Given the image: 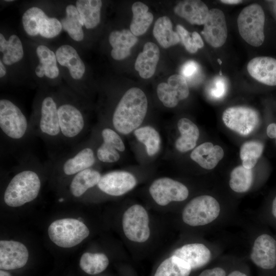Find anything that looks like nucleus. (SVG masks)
<instances>
[{
	"label": "nucleus",
	"instance_id": "f257e3e1",
	"mask_svg": "<svg viewBox=\"0 0 276 276\" xmlns=\"http://www.w3.org/2000/svg\"><path fill=\"white\" fill-rule=\"evenodd\" d=\"M15 173L7 185L3 194L5 203L16 208L34 200L41 188V173L47 171L43 165L31 152L19 157Z\"/></svg>",
	"mask_w": 276,
	"mask_h": 276
},
{
	"label": "nucleus",
	"instance_id": "f03ea898",
	"mask_svg": "<svg viewBox=\"0 0 276 276\" xmlns=\"http://www.w3.org/2000/svg\"><path fill=\"white\" fill-rule=\"evenodd\" d=\"M237 213L233 206L225 205L215 196L203 194L185 205L181 217L182 222L190 227L213 230L235 220Z\"/></svg>",
	"mask_w": 276,
	"mask_h": 276
},
{
	"label": "nucleus",
	"instance_id": "7ed1b4c3",
	"mask_svg": "<svg viewBox=\"0 0 276 276\" xmlns=\"http://www.w3.org/2000/svg\"><path fill=\"white\" fill-rule=\"evenodd\" d=\"M0 130L2 145L11 153L23 151L35 137L26 116L9 99L0 100ZM1 142V143H2Z\"/></svg>",
	"mask_w": 276,
	"mask_h": 276
},
{
	"label": "nucleus",
	"instance_id": "20e7f679",
	"mask_svg": "<svg viewBox=\"0 0 276 276\" xmlns=\"http://www.w3.org/2000/svg\"><path fill=\"white\" fill-rule=\"evenodd\" d=\"M30 122L35 137L48 146L51 158L64 151L56 96L45 94L39 99Z\"/></svg>",
	"mask_w": 276,
	"mask_h": 276
},
{
	"label": "nucleus",
	"instance_id": "39448f33",
	"mask_svg": "<svg viewBox=\"0 0 276 276\" xmlns=\"http://www.w3.org/2000/svg\"><path fill=\"white\" fill-rule=\"evenodd\" d=\"M97 162L95 149L89 142H81L50 158L47 163V173L66 183L76 174L93 167Z\"/></svg>",
	"mask_w": 276,
	"mask_h": 276
},
{
	"label": "nucleus",
	"instance_id": "423d86ee",
	"mask_svg": "<svg viewBox=\"0 0 276 276\" xmlns=\"http://www.w3.org/2000/svg\"><path fill=\"white\" fill-rule=\"evenodd\" d=\"M249 261L259 273H276V235L266 225L255 220L248 228Z\"/></svg>",
	"mask_w": 276,
	"mask_h": 276
},
{
	"label": "nucleus",
	"instance_id": "0eeeda50",
	"mask_svg": "<svg viewBox=\"0 0 276 276\" xmlns=\"http://www.w3.org/2000/svg\"><path fill=\"white\" fill-rule=\"evenodd\" d=\"M148 108L145 93L139 88L129 89L117 104L111 118L114 129L122 134H128L139 127L144 121Z\"/></svg>",
	"mask_w": 276,
	"mask_h": 276
},
{
	"label": "nucleus",
	"instance_id": "6e6552de",
	"mask_svg": "<svg viewBox=\"0 0 276 276\" xmlns=\"http://www.w3.org/2000/svg\"><path fill=\"white\" fill-rule=\"evenodd\" d=\"M56 97L58 114L63 144L66 150L80 143L87 125L79 103L60 95Z\"/></svg>",
	"mask_w": 276,
	"mask_h": 276
},
{
	"label": "nucleus",
	"instance_id": "1a4fd4ad",
	"mask_svg": "<svg viewBox=\"0 0 276 276\" xmlns=\"http://www.w3.org/2000/svg\"><path fill=\"white\" fill-rule=\"evenodd\" d=\"M220 245L213 242H192L184 244L172 253L188 264L192 271L201 269L222 256Z\"/></svg>",
	"mask_w": 276,
	"mask_h": 276
},
{
	"label": "nucleus",
	"instance_id": "9d476101",
	"mask_svg": "<svg viewBox=\"0 0 276 276\" xmlns=\"http://www.w3.org/2000/svg\"><path fill=\"white\" fill-rule=\"evenodd\" d=\"M48 234L55 245L62 248H71L86 239L89 235V230L79 220L65 218L52 222L48 227Z\"/></svg>",
	"mask_w": 276,
	"mask_h": 276
},
{
	"label": "nucleus",
	"instance_id": "9b49d317",
	"mask_svg": "<svg viewBox=\"0 0 276 276\" xmlns=\"http://www.w3.org/2000/svg\"><path fill=\"white\" fill-rule=\"evenodd\" d=\"M265 19L262 7L257 4L246 6L240 13L237 18L239 33L251 45L257 47L263 43Z\"/></svg>",
	"mask_w": 276,
	"mask_h": 276
},
{
	"label": "nucleus",
	"instance_id": "f8f14e48",
	"mask_svg": "<svg viewBox=\"0 0 276 276\" xmlns=\"http://www.w3.org/2000/svg\"><path fill=\"white\" fill-rule=\"evenodd\" d=\"M21 19L25 31L31 36L40 35L45 38H52L58 35L62 30L60 21L55 17H49L37 7L27 9Z\"/></svg>",
	"mask_w": 276,
	"mask_h": 276
},
{
	"label": "nucleus",
	"instance_id": "ddd939ff",
	"mask_svg": "<svg viewBox=\"0 0 276 276\" xmlns=\"http://www.w3.org/2000/svg\"><path fill=\"white\" fill-rule=\"evenodd\" d=\"M122 226L125 235L130 241L143 243L149 238V216L140 204H134L126 210L123 216Z\"/></svg>",
	"mask_w": 276,
	"mask_h": 276
},
{
	"label": "nucleus",
	"instance_id": "4468645a",
	"mask_svg": "<svg viewBox=\"0 0 276 276\" xmlns=\"http://www.w3.org/2000/svg\"><path fill=\"white\" fill-rule=\"evenodd\" d=\"M225 125L242 135L250 134L259 122L257 111L246 106H233L226 109L222 116Z\"/></svg>",
	"mask_w": 276,
	"mask_h": 276
},
{
	"label": "nucleus",
	"instance_id": "2eb2a0df",
	"mask_svg": "<svg viewBox=\"0 0 276 276\" xmlns=\"http://www.w3.org/2000/svg\"><path fill=\"white\" fill-rule=\"evenodd\" d=\"M149 193L155 202L161 206L168 205L173 201H183L189 195L186 186L168 177L155 180L150 186Z\"/></svg>",
	"mask_w": 276,
	"mask_h": 276
},
{
	"label": "nucleus",
	"instance_id": "dca6fc26",
	"mask_svg": "<svg viewBox=\"0 0 276 276\" xmlns=\"http://www.w3.org/2000/svg\"><path fill=\"white\" fill-rule=\"evenodd\" d=\"M157 95L164 106L169 108L175 107L180 100L186 99L189 89L186 79L181 75L169 77L167 83H160L157 87Z\"/></svg>",
	"mask_w": 276,
	"mask_h": 276
},
{
	"label": "nucleus",
	"instance_id": "f3484780",
	"mask_svg": "<svg viewBox=\"0 0 276 276\" xmlns=\"http://www.w3.org/2000/svg\"><path fill=\"white\" fill-rule=\"evenodd\" d=\"M136 183L135 177L131 173L124 171H113L102 175L97 187L107 195L119 196L131 190Z\"/></svg>",
	"mask_w": 276,
	"mask_h": 276
},
{
	"label": "nucleus",
	"instance_id": "a211bd4d",
	"mask_svg": "<svg viewBox=\"0 0 276 276\" xmlns=\"http://www.w3.org/2000/svg\"><path fill=\"white\" fill-rule=\"evenodd\" d=\"M29 254L22 243L13 240L0 241V269L14 270L24 267L29 259Z\"/></svg>",
	"mask_w": 276,
	"mask_h": 276
},
{
	"label": "nucleus",
	"instance_id": "6ab92c4d",
	"mask_svg": "<svg viewBox=\"0 0 276 276\" xmlns=\"http://www.w3.org/2000/svg\"><path fill=\"white\" fill-rule=\"evenodd\" d=\"M201 34L206 42L213 47L219 48L224 44L227 29L225 15L221 10H210Z\"/></svg>",
	"mask_w": 276,
	"mask_h": 276
},
{
	"label": "nucleus",
	"instance_id": "aec40b11",
	"mask_svg": "<svg viewBox=\"0 0 276 276\" xmlns=\"http://www.w3.org/2000/svg\"><path fill=\"white\" fill-rule=\"evenodd\" d=\"M247 69L250 75L258 81L269 86L276 85V59L261 56L252 59Z\"/></svg>",
	"mask_w": 276,
	"mask_h": 276
},
{
	"label": "nucleus",
	"instance_id": "412c9836",
	"mask_svg": "<svg viewBox=\"0 0 276 276\" xmlns=\"http://www.w3.org/2000/svg\"><path fill=\"white\" fill-rule=\"evenodd\" d=\"M58 63L66 67L70 75L75 80L81 79L85 74V64L77 51L71 45L60 46L55 53Z\"/></svg>",
	"mask_w": 276,
	"mask_h": 276
},
{
	"label": "nucleus",
	"instance_id": "4be33fe9",
	"mask_svg": "<svg viewBox=\"0 0 276 276\" xmlns=\"http://www.w3.org/2000/svg\"><path fill=\"white\" fill-rule=\"evenodd\" d=\"M207 6L199 0H186L174 7L175 13L192 25H204L209 15Z\"/></svg>",
	"mask_w": 276,
	"mask_h": 276
},
{
	"label": "nucleus",
	"instance_id": "5701e85b",
	"mask_svg": "<svg viewBox=\"0 0 276 276\" xmlns=\"http://www.w3.org/2000/svg\"><path fill=\"white\" fill-rule=\"evenodd\" d=\"M224 151L219 145L205 142L196 147L190 154L191 158L206 170L214 169L224 156Z\"/></svg>",
	"mask_w": 276,
	"mask_h": 276
},
{
	"label": "nucleus",
	"instance_id": "b1692460",
	"mask_svg": "<svg viewBox=\"0 0 276 276\" xmlns=\"http://www.w3.org/2000/svg\"><path fill=\"white\" fill-rule=\"evenodd\" d=\"M160 52L157 45L152 42L146 43L142 52L137 56L134 68L144 79L151 78L154 74L159 58Z\"/></svg>",
	"mask_w": 276,
	"mask_h": 276
},
{
	"label": "nucleus",
	"instance_id": "393cba45",
	"mask_svg": "<svg viewBox=\"0 0 276 276\" xmlns=\"http://www.w3.org/2000/svg\"><path fill=\"white\" fill-rule=\"evenodd\" d=\"M101 176L100 172L93 167L79 172L67 182L70 194L75 198L81 197L89 189L97 186Z\"/></svg>",
	"mask_w": 276,
	"mask_h": 276
},
{
	"label": "nucleus",
	"instance_id": "a878e982",
	"mask_svg": "<svg viewBox=\"0 0 276 276\" xmlns=\"http://www.w3.org/2000/svg\"><path fill=\"white\" fill-rule=\"evenodd\" d=\"M108 39L112 47L111 57L117 60H123L129 56L131 49L137 41L136 36L126 29L112 31Z\"/></svg>",
	"mask_w": 276,
	"mask_h": 276
},
{
	"label": "nucleus",
	"instance_id": "bb28decb",
	"mask_svg": "<svg viewBox=\"0 0 276 276\" xmlns=\"http://www.w3.org/2000/svg\"><path fill=\"white\" fill-rule=\"evenodd\" d=\"M39 64L35 72L39 78L46 77L49 79L56 78L59 74L57 60L55 53L44 45H38L36 50Z\"/></svg>",
	"mask_w": 276,
	"mask_h": 276
},
{
	"label": "nucleus",
	"instance_id": "cd10ccee",
	"mask_svg": "<svg viewBox=\"0 0 276 276\" xmlns=\"http://www.w3.org/2000/svg\"><path fill=\"white\" fill-rule=\"evenodd\" d=\"M177 127L181 135L175 142L176 149L181 152L193 149L199 136V131L197 125L190 120L183 118L178 121Z\"/></svg>",
	"mask_w": 276,
	"mask_h": 276
},
{
	"label": "nucleus",
	"instance_id": "c85d7f7f",
	"mask_svg": "<svg viewBox=\"0 0 276 276\" xmlns=\"http://www.w3.org/2000/svg\"><path fill=\"white\" fill-rule=\"evenodd\" d=\"M102 2L100 0H78L76 7L84 26L88 29L96 27L101 19Z\"/></svg>",
	"mask_w": 276,
	"mask_h": 276
},
{
	"label": "nucleus",
	"instance_id": "c756f323",
	"mask_svg": "<svg viewBox=\"0 0 276 276\" xmlns=\"http://www.w3.org/2000/svg\"><path fill=\"white\" fill-rule=\"evenodd\" d=\"M0 51L3 53L2 60L6 65L18 62L24 56L22 42L15 34L11 35L6 40L3 34H0Z\"/></svg>",
	"mask_w": 276,
	"mask_h": 276
},
{
	"label": "nucleus",
	"instance_id": "7c9ffc66",
	"mask_svg": "<svg viewBox=\"0 0 276 276\" xmlns=\"http://www.w3.org/2000/svg\"><path fill=\"white\" fill-rule=\"evenodd\" d=\"M153 33L157 42L164 48L174 45L180 40L178 33L172 29L171 20L166 16L160 17L156 20Z\"/></svg>",
	"mask_w": 276,
	"mask_h": 276
},
{
	"label": "nucleus",
	"instance_id": "2f4dec72",
	"mask_svg": "<svg viewBox=\"0 0 276 276\" xmlns=\"http://www.w3.org/2000/svg\"><path fill=\"white\" fill-rule=\"evenodd\" d=\"M60 22L62 29L72 39L76 41L83 39L84 35L82 27L84 25L76 6L71 4L66 7L65 16Z\"/></svg>",
	"mask_w": 276,
	"mask_h": 276
},
{
	"label": "nucleus",
	"instance_id": "473e14b6",
	"mask_svg": "<svg viewBox=\"0 0 276 276\" xmlns=\"http://www.w3.org/2000/svg\"><path fill=\"white\" fill-rule=\"evenodd\" d=\"M131 9L133 17L130 26V31L136 36L142 35L152 24L153 15L148 11V7L142 2H135Z\"/></svg>",
	"mask_w": 276,
	"mask_h": 276
},
{
	"label": "nucleus",
	"instance_id": "72a5a7b5",
	"mask_svg": "<svg viewBox=\"0 0 276 276\" xmlns=\"http://www.w3.org/2000/svg\"><path fill=\"white\" fill-rule=\"evenodd\" d=\"M254 182L252 170L246 169L241 165L235 167L231 171L228 185L234 192L243 194L250 191Z\"/></svg>",
	"mask_w": 276,
	"mask_h": 276
},
{
	"label": "nucleus",
	"instance_id": "f704fd0d",
	"mask_svg": "<svg viewBox=\"0 0 276 276\" xmlns=\"http://www.w3.org/2000/svg\"><path fill=\"white\" fill-rule=\"evenodd\" d=\"M109 264L108 257L102 253L85 252L79 261L80 268L86 273L94 275L105 270Z\"/></svg>",
	"mask_w": 276,
	"mask_h": 276
},
{
	"label": "nucleus",
	"instance_id": "c9c22d12",
	"mask_svg": "<svg viewBox=\"0 0 276 276\" xmlns=\"http://www.w3.org/2000/svg\"><path fill=\"white\" fill-rule=\"evenodd\" d=\"M192 271L185 262L171 256L160 263L154 276H190Z\"/></svg>",
	"mask_w": 276,
	"mask_h": 276
},
{
	"label": "nucleus",
	"instance_id": "e433bc0d",
	"mask_svg": "<svg viewBox=\"0 0 276 276\" xmlns=\"http://www.w3.org/2000/svg\"><path fill=\"white\" fill-rule=\"evenodd\" d=\"M134 134L136 139L145 146L149 156H153L158 151L160 137L153 127L150 126L140 127L134 130Z\"/></svg>",
	"mask_w": 276,
	"mask_h": 276
},
{
	"label": "nucleus",
	"instance_id": "4c0bfd02",
	"mask_svg": "<svg viewBox=\"0 0 276 276\" xmlns=\"http://www.w3.org/2000/svg\"><path fill=\"white\" fill-rule=\"evenodd\" d=\"M231 255H222L212 263L202 268L197 276H226L238 259Z\"/></svg>",
	"mask_w": 276,
	"mask_h": 276
},
{
	"label": "nucleus",
	"instance_id": "58836bf2",
	"mask_svg": "<svg viewBox=\"0 0 276 276\" xmlns=\"http://www.w3.org/2000/svg\"><path fill=\"white\" fill-rule=\"evenodd\" d=\"M264 149L263 144L258 141H249L244 143L240 150V156L242 166L248 169H252L261 156Z\"/></svg>",
	"mask_w": 276,
	"mask_h": 276
},
{
	"label": "nucleus",
	"instance_id": "ea45409f",
	"mask_svg": "<svg viewBox=\"0 0 276 276\" xmlns=\"http://www.w3.org/2000/svg\"><path fill=\"white\" fill-rule=\"evenodd\" d=\"M176 30L182 44L189 52L195 53L198 49L203 47L202 39L197 32L190 33L180 25H177Z\"/></svg>",
	"mask_w": 276,
	"mask_h": 276
},
{
	"label": "nucleus",
	"instance_id": "a19ab883",
	"mask_svg": "<svg viewBox=\"0 0 276 276\" xmlns=\"http://www.w3.org/2000/svg\"><path fill=\"white\" fill-rule=\"evenodd\" d=\"M255 219L269 228H272L276 235V195L267 206L256 212Z\"/></svg>",
	"mask_w": 276,
	"mask_h": 276
},
{
	"label": "nucleus",
	"instance_id": "79ce46f5",
	"mask_svg": "<svg viewBox=\"0 0 276 276\" xmlns=\"http://www.w3.org/2000/svg\"><path fill=\"white\" fill-rule=\"evenodd\" d=\"M95 152L96 159L103 163H114L120 158L118 150L110 144L102 141Z\"/></svg>",
	"mask_w": 276,
	"mask_h": 276
},
{
	"label": "nucleus",
	"instance_id": "37998d69",
	"mask_svg": "<svg viewBox=\"0 0 276 276\" xmlns=\"http://www.w3.org/2000/svg\"><path fill=\"white\" fill-rule=\"evenodd\" d=\"M227 89V84L225 78L221 76L215 77L210 85L207 91L210 98L218 100L223 98L226 94Z\"/></svg>",
	"mask_w": 276,
	"mask_h": 276
},
{
	"label": "nucleus",
	"instance_id": "c03bdc74",
	"mask_svg": "<svg viewBox=\"0 0 276 276\" xmlns=\"http://www.w3.org/2000/svg\"><path fill=\"white\" fill-rule=\"evenodd\" d=\"M101 141L113 146L119 151L125 150L124 144L119 134L113 129L104 127L101 130Z\"/></svg>",
	"mask_w": 276,
	"mask_h": 276
},
{
	"label": "nucleus",
	"instance_id": "a18cd8bd",
	"mask_svg": "<svg viewBox=\"0 0 276 276\" xmlns=\"http://www.w3.org/2000/svg\"><path fill=\"white\" fill-rule=\"evenodd\" d=\"M181 75L190 81L198 77L200 74L199 65L194 60H189L183 64L180 70Z\"/></svg>",
	"mask_w": 276,
	"mask_h": 276
},
{
	"label": "nucleus",
	"instance_id": "49530a36",
	"mask_svg": "<svg viewBox=\"0 0 276 276\" xmlns=\"http://www.w3.org/2000/svg\"><path fill=\"white\" fill-rule=\"evenodd\" d=\"M226 276H251L249 267L245 259L238 257Z\"/></svg>",
	"mask_w": 276,
	"mask_h": 276
},
{
	"label": "nucleus",
	"instance_id": "de8ad7c7",
	"mask_svg": "<svg viewBox=\"0 0 276 276\" xmlns=\"http://www.w3.org/2000/svg\"><path fill=\"white\" fill-rule=\"evenodd\" d=\"M266 133L270 138L276 139V123L270 124L267 128Z\"/></svg>",
	"mask_w": 276,
	"mask_h": 276
},
{
	"label": "nucleus",
	"instance_id": "09e8293b",
	"mask_svg": "<svg viewBox=\"0 0 276 276\" xmlns=\"http://www.w3.org/2000/svg\"><path fill=\"white\" fill-rule=\"evenodd\" d=\"M6 74V68L2 59L0 60V77L3 78Z\"/></svg>",
	"mask_w": 276,
	"mask_h": 276
},
{
	"label": "nucleus",
	"instance_id": "8fccbe9b",
	"mask_svg": "<svg viewBox=\"0 0 276 276\" xmlns=\"http://www.w3.org/2000/svg\"><path fill=\"white\" fill-rule=\"evenodd\" d=\"M221 2L227 4H237L242 2L240 0H221Z\"/></svg>",
	"mask_w": 276,
	"mask_h": 276
},
{
	"label": "nucleus",
	"instance_id": "3c124183",
	"mask_svg": "<svg viewBox=\"0 0 276 276\" xmlns=\"http://www.w3.org/2000/svg\"><path fill=\"white\" fill-rule=\"evenodd\" d=\"M0 276H12V275L7 270L1 269Z\"/></svg>",
	"mask_w": 276,
	"mask_h": 276
},
{
	"label": "nucleus",
	"instance_id": "603ef678",
	"mask_svg": "<svg viewBox=\"0 0 276 276\" xmlns=\"http://www.w3.org/2000/svg\"><path fill=\"white\" fill-rule=\"evenodd\" d=\"M259 276H276V273L271 274L259 273Z\"/></svg>",
	"mask_w": 276,
	"mask_h": 276
}]
</instances>
